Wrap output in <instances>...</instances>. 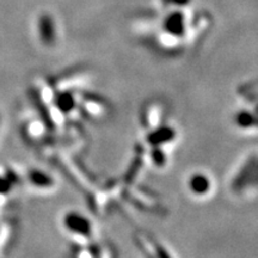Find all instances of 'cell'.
Segmentation results:
<instances>
[{
	"label": "cell",
	"mask_w": 258,
	"mask_h": 258,
	"mask_svg": "<svg viewBox=\"0 0 258 258\" xmlns=\"http://www.w3.org/2000/svg\"><path fill=\"white\" fill-rule=\"evenodd\" d=\"M189 188L196 195H205L211 188V183L205 175H194L189 180Z\"/></svg>",
	"instance_id": "7a4b0ae2"
},
{
	"label": "cell",
	"mask_w": 258,
	"mask_h": 258,
	"mask_svg": "<svg viewBox=\"0 0 258 258\" xmlns=\"http://www.w3.org/2000/svg\"><path fill=\"white\" fill-rule=\"evenodd\" d=\"M64 224L73 233L79 235H88L91 234V225L88 221V219L82 217L80 214H69L64 218Z\"/></svg>",
	"instance_id": "6da1fadb"
}]
</instances>
